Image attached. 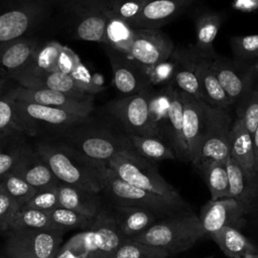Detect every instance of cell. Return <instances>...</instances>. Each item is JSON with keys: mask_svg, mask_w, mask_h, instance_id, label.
<instances>
[{"mask_svg": "<svg viewBox=\"0 0 258 258\" xmlns=\"http://www.w3.org/2000/svg\"><path fill=\"white\" fill-rule=\"evenodd\" d=\"M35 151L61 183L99 194L104 188L103 164L89 160L61 143L37 142Z\"/></svg>", "mask_w": 258, "mask_h": 258, "instance_id": "6da1fadb", "label": "cell"}, {"mask_svg": "<svg viewBox=\"0 0 258 258\" xmlns=\"http://www.w3.org/2000/svg\"><path fill=\"white\" fill-rule=\"evenodd\" d=\"M206 236L199 215L183 210L155 222L130 240L165 250L172 255L188 250Z\"/></svg>", "mask_w": 258, "mask_h": 258, "instance_id": "7a4b0ae2", "label": "cell"}, {"mask_svg": "<svg viewBox=\"0 0 258 258\" xmlns=\"http://www.w3.org/2000/svg\"><path fill=\"white\" fill-rule=\"evenodd\" d=\"M106 165L126 182L157 195L186 210L185 202L178 191L161 176L154 163L141 157L133 149L120 152Z\"/></svg>", "mask_w": 258, "mask_h": 258, "instance_id": "3957f363", "label": "cell"}, {"mask_svg": "<svg viewBox=\"0 0 258 258\" xmlns=\"http://www.w3.org/2000/svg\"><path fill=\"white\" fill-rule=\"evenodd\" d=\"M58 132L60 143L79 155L96 162L107 163L120 152L132 149L127 135H115L105 129L81 127Z\"/></svg>", "mask_w": 258, "mask_h": 258, "instance_id": "277c9868", "label": "cell"}, {"mask_svg": "<svg viewBox=\"0 0 258 258\" xmlns=\"http://www.w3.org/2000/svg\"><path fill=\"white\" fill-rule=\"evenodd\" d=\"M104 188L117 205L134 206L148 209L159 216L167 217L185 209L147 190L136 187L117 176L103 164Z\"/></svg>", "mask_w": 258, "mask_h": 258, "instance_id": "5b68a950", "label": "cell"}, {"mask_svg": "<svg viewBox=\"0 0 258 258\" xmlns=\"http://www.w3.org/2000/svg\"><path fill=\"white\" fill-rule=\"evenodd\" d=\"M7 258H53L62 240L61 230H18L7 232Z\"/></svg>", "mask_w": 258, "mask_h": 258, "instance_id": "8992f818", "label": "cell"}, {"mask_svg": "<svg viewBox=\"0 0 258 258\" xmlns=\"http://www.w3.org/2000/svg\"><path fill=\"white\" fill-rule=\"evenodd\" d=\"M14 103L29 134H36L39 130L61 132L86 122L90 117L82 113L34 103L22 101H14Z\"/></svg>", "mask_w": 258, "mask_h": 258, "instance_id": "52a82bcc", "label": "cell"}, {"mask_svg": "<svg viewBox=\"0 0 258 258\" xmlns=\"http://www.w3.org/2000/svg\"><path fill=\"white\" fill-rule=\"evenodd\" d=\"M212 70L224 91L232 102L238 106L254 90L258 81V62L248 64L242 60H231L217 56L212 59Z\"/></svg>", "mask_w": 258, "mask_h": 258, "instance_id": "ba28073f", "label": "cell"}, {"mask_svg": "<svg viewBox=\"0 0 258 258\" xmlns=\"http://www.w3.org/2000/svg\"><path fill=\"white\" fill-rule=\"evenodd\" d=\"M150 87L130 96L115 100L108 105V111L123 126L127 134L158 137L149 112Z\"/></svg>", "mask_w": 258, "mask_h": 258, "instance_id": "9c48e42d", "label": "cell"}, {"mask_svg": "<svg viewBox=\"0 0 258 258\" xmlns=\"http://www.w3.org/2000/svg\"><path fill=\"white\" fill-rule=\"evenodd\" d=\"M232 124L233 120L227 112V109L212 106L210 127L192 165L197 166L207 160L227 161L230 156V134Z\"/></svg>", "mask_w": 258, "mask_h": 258, "instance_id": "30bf717a", "label": "cell"}, {"mask_svg": "<svg viewBox=\"0 0 258 258\" xmlns=\"http://www.w3.org/2000/svg\"><path fill=\"white\" fill-rule=\"evenodd\" d=\"M183 138L187 162H194L208 132L212 117V106L183 92Z\"/></svg>", "mask_w": 258, "mask_h": 258, "instance_id": "8fae6325", "label": "cell"}, {"mask_svg": "<svg viewBox=\"0 0 258 258\" xmlns=\"http://www.w3.org/2000/svg\"><path fill=\"white\" fill-rule=\"evenodd\" d=\"M174 51L171 39L159 29L135 28L129 57L144 69L168 59Z\"/></svg>", "mask_w": 258, "mask_h": 258, "instance_id": "7c38bea8", "label": "cell"}, {"mask_svg": "<svg viewBox=\"0 0 258 258\" xmlns=\"http://www.w3.org/2000/svg\"><path fill=\"white\" fill-rule=\"evenodd\" d=\"M5 96L14 101L39 104L54 108H60L90 116L93 110V96L77 97L66 93L46 90L30 89L18 86L9 91Z\"/></svg>", "mask_w": 258, "mask_h": 258, "instance_id": "4fadbf2b", "label": "cell"}, {"mask_svg": "<svg viewBox=\"0 0 258 258\" xmlns=\"http://www.w3.org/2000/svg\"><path fill=\"white\" fill-rule=\"evenodd\" d=\"M245 214V210L235 199L227 197L210 200L202 207L199 219L206 235L212 236L226 227L240 229Z\"/></svg>", "mask_w": 258, "mask_h": 258, "instance_id": "5bb4252c", "label": "cell"}, {"mask_svg": "<svg viewBox=\"0 0 258 258\" xmlns=\"http://www.w3.org/2000/svg\"><path fill=\"white\" fill-rule=\"evenodd\" d=\"M107 54L113 72L114 86L121 94L130 96L151 87L145 69L132 58L111 47L107 49Z\"/></svg>", "mask_w": 258, "mask_h": 258, "instance_id": "9a60e30c", "label": "cell"}, {"mask_svg": "<svg viewBox=\"0 0 258 258\" xmlns=\"http://www.w3.org/2000/svg\"><path fill=\"white\" fill-rule=\"evenodd\" d=\"M230 156L243 170L247 180L258 194V178L253 146V136L247 130L241 118L233 121L230 134Z\"/></svg>", "mask_w": 258, "mask_h": 258, "instance_id": "2e32d148", "label": "cell"}, {"mask_svg": "<svg viewBox=\"0 0 258 258\" xmlns=\"http://www.w3.org/2000/svg\"><path fill=\"white\" fill-rule=\"evenodd\" d=\"M195 2L196 0H149L131 26L158 29L185 12Z\"/></svg>", "mask_w": 258, "mask_h": 258, "instance_id": "e0dca14e", "label": "cell"}, {"mask_svg": "<svg viewBox=\"0 0 258 258\" xmlns=\"http://www.w3.org/2000/svg\"><path fill=\"white\" fill-rule=\"evenodd\" d=\"M12 171L36 189L51 186L59 182L35 149L29 150L20 147L19 157Z\"/></svg>", "mask_w": 258, "mask_h": 258, "instance_id": "ac0fdd59", "label": "cell"}, {"mask_svg": "<svg viewBox=\"0 0 258 258\" xmlns=\"http://www.w3.org/2000/svg\"><path fill=\"white\" fill-rule=\"evenodd\" d=\"M75 26V36L86 41L105 43V30L107 25V8L104 0H87Z\"/></svg>", "mask_w": 258, "mask_h": 258, "instance_id": "d6986e66", "label": "cell"}, {"mask_svg": "<svg viewBox=\"0 0 258 258\" xmlns=\"http://www.w3.org/2000/svg\"><path fill=\"white\" fill-rule=\"evenodd\" d=\"M19 86L30 89H46L66 93L77 97H88L75 83L73 78L61 72L38 73L28 75H11Z\"/></svg>", "mask_w": 258, "mask_h": 258, "instance_id": "ffe728a7", "label": "cell"}, {"mask_svg": "<svg viewBox=\"0 0 258 258\" xmlns=\"http://www.w3.org/2000/svg\"><path fill=\"white\" fill-rule=\"evenodd\" d=\"M172 57L175 60V73L172 85L179 91L203 101L200 81L197 74V55L191 48L177 49L173 51Z\"/></svg>", "mask_w": 258, "mask_h": 258, "instance_id": "44dd1931", "label": "cell"}, {"mask_svg": "<svg viewBox=\"0 0 258 258\" xmlns=\"http://www.w3.org/2000/svg\"><path fill=\"white\" fill-rule=\"evenodd\" d=\"M89 229L94 245L101 257L112 258L124 240L114 216L101 211Z\"/></svg>", "mask_w": 258, "mask_h": 258, "instance_id": "7402d4cb", "label": "cell"}, {"mask_svg": "<svg viewBox=\"0 0 258 258\" xmlns=\"http://www.w3.org/2000/svg\"><path fill=\"white\" fill-rule=\"evenodd\" d=\"M113 216L124 239H132L143 233L157 222V218L160 217L145 208L121 205L115 207V214Z\"/></svg>", "mask_w": 258, "mask_h": 258, "instance_id": "603a6c76", "label": "cell"}, {"mask_svg": "<svg viewBox=\"0 0 258 258\" xmlns=\"http://www.w3.org/2000/svg\"><path fill=\"white\" fill-rule=\"evenodd\" d=\"M165 142L172 148L175 156L187 162L183 138V99L182 93L170 84V107Z\"/></svg>", "mask_w": 258, "mask_h": 258, "instance_id": "cb8c5ba5", "label": "cell"}, {"mask_svg": "<svg viewBox=\"0 0 258 258\" xmlns=\"http://www.w3.org/2000/svg\"><path fill=\"white\" fill-rule=\"evenodd\" d=\"M40 10L37 7H22L0 14V44L21 38L35 21Z\"/></svg>", "mask_w": 258, "mask_h": 258, "instance_id": "d4e9b609", "label": "cell"}, {"mask_svg": "<svg viewBox=\"0 0 258 258\" xmlns=\"http://www.w3.org/2000/svg\"><path fill=\"white\" fill-rule=\"evenodd\" d=\"M223 18L220 13L208 11L202 13L196 21V42L191 50L199 56L215 59L218 54L214 49V40L220 30Z\"/></svg>", "mask_w": 258, "mask_h": 258, "instance_id": "484cf974", "label": "cell"}, {"mask_svg": "<svg viewBox=\"0 0 258 258\" xmlns=\"http://www.w3.org/2000/svg\"><path fill=\"white\" fill-rule=\"evenodd\" d=\"M211 63L212 59L201 56H199L197 61V74L203 94V101L211 106L227 109L232 105V102L214 74Z\"/></svg>", "mask_w": 258, "mask_h": 258, "instance_id": "4316f807", "label": "cell"}, {"mask_svg": "<svg viewBox=\"0 0 258 258\" xmlns=\"http://www.w3.org/2000/svg\"><path fill=\"white\" fill-rule=\"evenodd\" d=\"M210 237L229 258H258V247L239 229L226 227Z\"/></svg>", "mask_w": 258, "mask_h": 258, "instance_id": "83f0119b", "label": "cell"}, {"mask_svg": "<svg viewBox=\"0 0 258 258\" xmlns=\"http://www.w3.org/2000/svg\"><path fill=\"white\" fill-rule=\"evenodd\" d=\"M59 206L89 218L95 219L100 213V204L96 194L59 182L57 184Z\"/></svg>", "mask_w": 258, "mask_h": 258, "instance_id": "f1b7e54d", "label": "cell"}, {"mask_svg": "<svg viewBox=\"0 0 258 258\" xmlns=\"http://www.w3.org/2000/svg\"><path fill=\"white\" fill-rule=\"evenodd\" d=\"M37 46L35 39L22 37L0 44V67L9 75L20 71L29 61Z\"/></svg>", "mask_w": 258, "mask_h": 258, "instance_id": "f546056e", "label": "cell"}, {"mask_svg": "<svg viewBox=\"0 0 258 258\" xmlns=\"http://www.w3.org/2000/svg\"><path fill=\"white\" fill-rule=\"evenodd\" d=\"M107 17L108 19L105 30L104 44L122 54L129 56L135 36V28L124 19L110 12L108 9Z\"/></svg>", "mask_w": 258, "mask_h": 258, "instance_id": "4dcf8cb0", "label": "cell"}, {"mask_svg": "<svg viewBox=\"0 0 258 258\" xmlns=\"http://www.w3.org/2000/svg\"><path fill=\"white\" fill-rule=\"evenodd\" d=\"M61 49L62 45L54 41L37 46L29 61L20 71L9 76L58 72V58Z\"/></svg>", "mask_w": 258, "mask_h": 258, "instance_id": "1f68e13d", "label": "cell"}, {"mask_svg": "<svg viewBox=\"0 0 258 258\" xmlns=\"http://www.w3.org/2000/svg\"><path fill=\"white\" fill-rule=\"evenodd\" d=\"M229 178V198L235 199L245 210L249 212L254 198L258 195L247 180L238 163L229 156L226 161Z\"/></svg>", "mask_w": 258, "mask_h": 258, "instance_id": "d6a6232c", "label": "cell"}, {"mask_svg": "<svg viewBox=\"0 0 258 258\" xmlns=\"http://www.w3.org/2000/svg\"><path fill=\"white\" fill-rule=\"evenodd\" d=\"M126 135L131 148L138 155L151 162L176 158L172 148L161 138L133 134Z\"/></svg>", "mask_w": 258, "mask_h": 258, "instance_id": "836d02e7", "label": "cell"}, {"mask_svg": "<svg viewBox=\"0 0 258 258\" xmlns=\"http://www.w3.org/2000/svg\"><path fill=\"white\" fill-rule=\"evenodd\" d=\"M211 194L210 200H218L229 196V178L226 162L207 160L196 166Z\"/></svg>", "mask_w": 258, "mask_h": 258, "instance_id": "e575fe53", "label": "cell"}, {"mask_svg": "<svg viewBox=\"0 0 258 258\" xmlns=\"http://www.w3.org/2000/svg\"><path fill=\"white\" fill-rule=\"evenodd\" d=\"M170 107V84L159 91H151L149 112L151 123L159 138L165 141Z\"/></svg>", "mask_w": 258, "mask_h": 258, "instance_id": "d590c367", "label": "cell"}, {"mask_svg": "<svg viewBox=\"0 0 258 258\" xmlns=\"http://www.w3.org/2000/svg\"><path fill=\"white\" fill-rule=\"evenodd\" d=\"M18 230H59L50 221L48 214L26 205L21 206L14 214L8 231ZM62 231V230H61Z\"/></svg>", "mask_w": 258, "mask_h": 258, "instance_id": "8d00e7d4", "label": "cell"}, {"mask_svg": "<svg viewBox=\"0 0 258 258\" xmlns=\"http://www.w3.org/2000/svg\"><path fill=\"white\" fill-rule=\"evenodd\" d=\"M53 258H102L97 251L90 229L74 235L62 246Z\"/></svg>", "mask_w": 258, "mask_h": 258, "instance_id": "74e56055", "label": "cell"}, {"mask_svg": "<svg viewBox=\"0 0 258 258\" xmlns=\"http://www.w3.org/2000/svg\"><path fill=\"white\" fill-rule=\"evenodd\" d=\"M27 132L16 109L13 100L7 96L0 98V139H5L16 133Z\"/></svg>", "mask_w": 258, "mask_h": 258, "instance_id": "f35d334b", "label": "cell"}, {"mask_svg": "<svg viewBox=\"0 0 258 258\" xmlns=\"http://www.w3.org/2000/svg\"><path fill=\"white\" fill-rule=\"evenodd\" d=\"M3 191L8 195L20 207L27 204V202L34 196L36 188L26 182L22 177L13 171L5 174L0 178Z\"/></svg>", "mask_w": 258, "mask_h": 258, "instance_id": "ab89813d", "label": "cell"}, {"mask_svg": "<svg viewBox=\"0 0 258 258\" xmlns=\"http://www.w3.org/2000/svg\"><path fill=\"white\" fill-rule=\"evenodd\" d=\"M170 254L165 250L124 239L112 258H168Z\"/></svg>", "mask_w": 258, "mask_h": 258, "instance_id": "60d3db41", "label": "cell"}, {"mask_svg": "<svg viewBox=\"0 0 258 258\" xmlns=\"http://www.w3.org/2000/svg\"><path fill=\"white\" fill-rule=\"evenodd\" d=\"M47 214L52 224L57 229L62 231L63 229L68 228H85V230H87L93 225L96 219L89 218L87 216L81 215L77 212L62 208L60 206L48 212Z\"/></svg>", "mask_w": 258, "mask_h": 258, "instance_id": "b9f144b4", "label": "cell"}, {"mask_svg": "<svg viewBox=\"0 0 258 258\" xmlns=\"http://www.w3.org/2000/svg\"><path fill=\"white\" fill-rule=\"evenodd\" d=\"M149 0H105L107 9L130 25L138 17Z\"/></svg>", "mask_w": 258, "mask_h": 258, "instance_id": "7bdbcfd3", "label": "cell"}, {"mask_svg": "<svg viewBox=\"0 0 258 258\" xmlns=\"http://www.w3.org/2000/svg\"><path fill=\"white\" fill-rule=\"evenodd\" d=\"M77 86L88 95H94L104 89L102 76H92L89 70L80 61L74 71L70 74Z\"/></svg>", "mask_w": 258, "mask_h": 258, "instance_id": "ee69618b", "label": "cell"}, {"mask_svg": "<svg viewBox=\"0 0 258 258\" xmlns=\"http://www.w3.org/2000/svg\"><path fill=\"white\" fill-rule=\"evenodd\" d=\"M237 117L241 118L245 127L253 136L258 127V88L246 97V99L238 106Z\"/></svg>", "mask_w": 258, "mask_h": 258, "instance_id": "f6af8a7d", "label": "cell"}, {"mask_svg": "<svg viewBox=\"0 0 258 258\" xmlns=\"http://www.w3.org/2000/svg\"><path fill=\"white\" fill-rule=\"evenodd\" d=\"M175 60L171 55L168 59L145 69L150 86H166L171 84L175 73Z\"/></svg>", "mask_w": 258, "mask_h": 258, "instance_id": "bcb514c9", "label": "cell"}, {"mask_svg": "<svg viewBox=\"0 0 258 258\" xmlns=\"http://www.w3.org/2000/svg\"><path fill=\"white\" fill-rule=\"evenodd\" d=\"M231 47L235 56L240 60L258 58V34L232 37Z\"/></svg>", "mask_w": 258, "mask_h": 258, "instance_id": "7dc6e473", "label": "cell"}, {"mask_svg": "<svg viewBox=\"0 0 258 258\" xmlns=\"http://www.w3.org/2000/svg\"><path fill=\"white\" fill-rule=\"evenodd\" d=\"M57 184L37 189L34 196L27 202L26 206L45 213L59 207Z\"/></svg>", "mask_w": 258, "mask_h": 258, "instance_id": "c3c4849f", "label": "cell"}, {"mask_svg": "<svg viewBox=\"0 0 258 258\" xmlns=\"http://www.w3.org/2000/svg\"><path fill=\"white\" fill-rule=\"evenodd\" d=\"M20 206L3 190L0 192V231L7 232L15 212Z\"/></svg>", "mask_w": 258, "mask_h": 258, "instance_id": "681fc988", "label": "cell"}, {"mask_svg": "<svg viewBox=\"0 0 258 258\" xmlns=\"http://www.w3.org/2000/svg\"><path fill=\"white\" fill-rule=\"evenodd\" d=\"M19 151L20 147L13 148L9 151L4 150L0 143V178L14 169L19 157Z\"/></svg>", "mask_w": 258, "mask_h": 258, "instance_id": "f907efd6", "label": "cell"}, {"mask_svg": "<svg viewBox=\"0 0 258 258\" xmlns=\"http://www.w3.org/2000/svg\"><path fill=\"white\" fill-rule=\"evenodd\" d=\"M80 61L79 56L72 49L62 46L58 58V72L70 75Z\"/></svg>", "mask_w": 258, "mask_h": 258, "instance_id": "816d5d0a", "label": "cell"}, {"mask_svg": "<svg viewBox=\"0 0 258 258\" xmlns=\"http://www.w3.org/2000/svg\"><path fill=\"white\" fill-rule=\"evenodd\" d=\"M233 8L243 12H252L258 9V0H234Z\"/></svg>", "mask_w": 258, "mask_h": 258, "instance_id": "f5cc1de1", "label": "cell"}, {"mask_svg": "<svg viewBox=\"0 0 258 258\" xmlns=\"http://www.w3.org/2000/svg\"><path fill=\"white\" fill-rule=\"evenodd\" d=\"M253 146H254L255 160H256V173H257V178H258V127L256 128V130L253 134Z\"/></svg>", "mask_w": 258, "mask_h": 258, "instance_id": "db71d44e", "label": "cell"}, {"mask_svg": "<svg viewBox=\"0 0 258 258\" xmlns=\"http://www.w3.org/2000/svg\"><path fill=\"white\" fill-rule=\"evenodd\" d=\"M3 83H4L3 78H2V77H0V91H1V89H2V87H3Z\"/></svg>", "mask_w": 258, "mask_h": 258, "instance_id": "11a10c76", "label": "cell"}, {"mask_svg": "<svg viewBox=\"0 0 258 258\" xmlns=\"http://www.w3.org/2000/svg\"><path fill=\"white\" fill-rule=\"evenodd\" d=\"M3 190V187H2V183H1V179H0V192Z\"/></svg>", "mask_w": 258, "mask_h": 258, "instance_id": "9f6ffc18", "label": "cell"}, {"mask_svg": "<svg viewBox=\"0 0 258 258\" xmlns=\"http://www.w3.org/2000/svg\"><path fill=\"white\" fill-rule=\"evenodd\" d=\"M205 258H214L213 256H211V257H205Z\"/></svg>", "mask_w": 258, "mask_h": 258, "instance_id": "6f0895ef", "label": "cell"}, {"mask_svg": "<svg viewBox=\"0 0 258 258\" xmlns=\"http://www.w3.org/2000/svg\"><path fill=\"white\" fill-rule=\"evenodd\" d=\"M256 88H258V81H257V85H256Z\"/></svg>", "mask_w": 258, "mask_h": 258, "instance_id": "680465c9", "label": "cell"}, {"mask_svg": "<svg viewBox=\"0 0 258 258\" xmlns=\"http://www.w3.org/2000/svg\"><path fill=\"white\" fill-rule=\"evenodd\" d=\"M239 258H240V257H239Z\"/></svg>", "mask_w": 258, "mask_h": 258, "instance_id": "91938a15", "label": "cell"}]
</instances>
